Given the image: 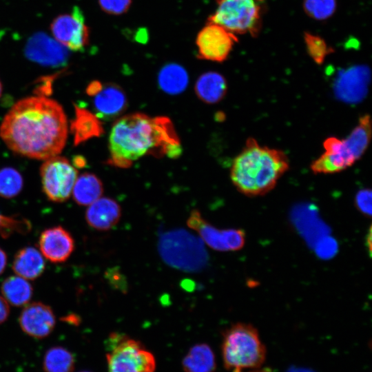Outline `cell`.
<instances>
[{
    "label": "cell",
    "instance_id": "obj_16",
    "mask_svg": "<svg viewBox=\"0 0 372 372\" xmlns=\"http://www.w3.org/2000/svg\"><path fill=\"white\" fill-rule=\"evenodd\" d=\"M121 209L118 203L107 197H101L90 205L85 212L87 223L99 231L112 229L119 221Z\"/></svg>",
    "mask_w": 372,
    "mask_h": 372
},
{
    "label": "cell",
    "instance_id": "obj_23",
    "mask_svg": "<svg viewBox=\"0 0 372 372\" xmlns=\"http://www.w3.org/2000/svg\"><path fill=\"white\" fill-rule=\"evenodd\" d=\"M185 372H214L216 369L214 354L206 344L192 347L183 360Z\"/></svg>",
    "mask_w": 372,
    "mask_h": 372
},
{
    "label": "cell",
    "instance_id": "obj_13",
    "mask_svg": "<svg viewBox=\"0 0 372 372\" xmlns=\"http://www.w3.org/2000/svg\"><path fill=\"white\" fill-rule=\"evenodd\" d=\"M19 322L21 329L27 335L41 339L48 336L53 331L56 318L52 308L41 302L27 304L21 311Z\"/></svg>",
    "mask_w": 372,
    "mask_h": 372
},
{
    "label": "cell",
    "instance_id": "obj_22",
    "mask_svg": "<svg viewBox=\"0 0 372 372\" xmlns=\"http://www.w3.org/2000/svg\"><path fill=\"white\" fill-rule=\"evenodd\" d=\"M189 76L185 69L177 63H169L159 71L158 83L161 89L169 94L182 93L187 87Z\"/></svg>",
    "mask_w": 372,
    "mask_h": 372
},
{
    "label": "cell",
    "instance_id": "obj_6",
    "mask_svg": "<svg viewBox=\"0 0 372 372\" xmlns=\"http://www.w3.org/2000/svg\"><path fill=\"white\" fill-rule=\"evenodd\" d=\"M158 251L169 266L188 272L200 271L207 262V252L200 239L184 229L163 233Z\"/></svg>",
    "mask_w": 372,
    "mask_h": 372
},
{
    "label": "cell",
    "instance_id": "obj_29",
    "mask_svg": "<svg viewBox=\"0 0 372 372\" xmlns=\"http://www.w3.org/2000/svg\"><path fill=\"white\" fill-rule=\"evenodd\" d=\"M336 0H304L303 8L311 18L323 21L330 18L336 10Z\"/></svg>",
    "mask_w": 372,
    "mask_h": 372
},
{
    "label": "cell",
    "instance_id": "obj_4",
    "mask_svg": "<svg viewBox=\"0 0 372 372\" xmlns=\"http://www.w3.org/2000/svg\"><path fill=\"white\" fill-rule=\"evenodd\" d=\"M371 137L370 116L364 114L345 138L330 136L324 141V152L311 163V170L315 174H330L347 169L365 153Z\"/></svg>",
    "mask_w": 372,
    "mask_h": 372
},
{
    "label": "cell",
    "instance_id": "obj_32",
    "mask_svg": "<svg viewBox=\"0 0 372 372\" xmlns=\"http://www.w3.org/2000/svg\"><path fill=\"white\" fill-rule=\"evenodd\" d=\"M355 205L364 215L371 214V191L370 189H362L355 195Z\"/></svg>",
    "mask_w": 372,
    "mask_h": 372
},
{
    "label": "cell",
    "instance_id": "obj_17",
    "mask_svg": "<svg viewBox=\"0 0 372 372\" xmlns=\"http://www.w3.org/2000/svg\"><path fill=\"white\" fill-rule=\"evenodd\" d=\"M45 263L43 256L35 248L25 247L19 250L12 265L14 272L26 280L39 278L45 270Z\"/></svg>",
    "mask_w": 372,
    "mask_h": 372
},
{
    "label": "cell",
    "instance_id": "obj_37",
    "mask_svg": "<svg viewBox=\"0 0 372 372\" xmlns=\"http://www.w3.org/2000/svg\"><path fill=\"white\" fill-rule=\"evenodd\" d=\"M2 89H3L2 84H1V82L0 81V97H1V94H2Z\"/></svg>",
    "mask_w": 372,
    "mask_h": 372
},
{
    "label": "cell",
    "instance_id": "obj_18",
    "mask_svg": "<svg viewBox=\"0 0 372 372\" xmlns=\"http://www.w3.org/2000/svg\"><path fill=\"white\" fill-rule=\"evenodd\" d=\"M196 96L205 103L214 104L226 95L227 83L225 78L217 72L202 74L196 80L194 87Z\"/></svg>",
    "mask_w": 372,
    "mask_h": 372
},
{
    "label": "cell",
    "instance_id": "obj_36",
    "mask_svg": "<svg viewBox=\"0 0 372 372\" xmlns=\"http://www.w3.org/2000/svg\"><path fill=\"white\" fill-rule=\"evenodd\" d=\"M249 372H272L271 369L269 368H263V369H255L253 371H251Z\"/></svg>",
    "mask_w": 372,
    "mask_h": 372
},
{
    "label": "cell",
    "instance_id": "obj_7",
    "mask_svg": "<svg viewBox=\"0 0 372 372\" xmlns=\"http://www.w3.org/2000/svg\"><path fill=\"white\" fill-rule=\"evenodd\" d=\"M216 9L207 22L218 24L234 34L255 37L262 27L261 8L256 0H216Z\"/></svg>",
    "mask_w": 372,
    "mask_h": 372
},
{
    "label": "cell",
    "instance_id": "obj_24",
    "mask_svg": "<svg viewBox=\"0 0 372 372\" xmlns=\"http://www.w3.org/2000/svg\"><path fill=\"white\" fill-rule=\"evenodd\" d=\"M1 291L7 302L15 307L27 304L33 293L30 283L19 276L6 278L1 285Z\"/></svg>",
    "mask_w": 372,
    "mask_h": 372
},
{
    "label": "cell",
    "instance_id": "obj_25",
    "mask_svg": "<svg viewBox=\"0 0 372 372\" xmlns=\"http://www.w3.org/2000/svg\"><path fill=\"white\" fill-rule=\"evenodd\" d=\"M43 363L45 372H72L74 368V358L68 349L54 347L47 351Z\"/></svg>",
    "mask_w": 372,
    "mask_h": 372
},
{
    "label": "cell",
    "instance_id": "obj_35",
    "mask_svg": "<svg viewBox=\"0 0 372 372\" xmlns=\"http://www.w3.org/2000/svg\"><path fill=\"white\" fill-rule=\"evenodd\" d=\"M286 372H316L312 369L298 367V366H291Z\"/></svg>",
    "mask_w": 372,
    "mask_h": 372
},
{
    "label": "cell",
    "instance_id": "obj_12",
    "mask_svg": "<svg viewBox=\"0 0 372 372\" xmlns=\"http://www.w3.org/2000/svg\"><path fill=\"white\" fill-rule=\"evenodd\" d=\"M68 48L44 32L32 35L25 46V55L30 61L50 67L63 65L68 59Z\"/></svg>",
    "mask_w": 372,
    "mask_h": 372
},
{
    "label": "cell",
    "instance_id": "obj_20",
    "mask_svg": "<svg viewBox=\"0 0 372 372\" xmlns=\"http://www.w3.org/2000/svg\"><path fill=\"white\" fill-rule=\"evenodd\" d=\"M103 192V183L99 178L87 172L77 177L72 194L78 205L89 206L101 198Z\"/></svg>",
    "mask_w": 372,
    "mask_h": 372
},
{
    "label": "cell",
    "instance_id": "obj_19",
    "mask_svg": "<svg viewBox=\"0 0 372 372\" xmlns=\"http://www.w3.org/2000/svg\"><path fill=\"white\" fill-rule=\"evenodd\" d=\"M187 225L190 229L195 230L203 241L211 249L220 251H228L225 241V229H218L209 224L197 209L191 211Z\"/></svg>",
    "mask_w": 372,
    "mask_h": 372
},
{
    "label": "cell",
    "instance_id": "obj_10",
    "mask_svg": "<svg viewBox=\"0 0 372 372\" xmlns=\"http://www.w3.org/2000/svg\"><path fill=\"white\" fill-rule=\"evenodd\" d=\"M238 39L236 34L221 25L207 22L196 38L197 57L214 62H223Z\"/></svg>",
    "mask_w": 372,
    "mask_h": 372
},
{
    "label": "cell",
    "instance_id": "obj_27",
    "mask_svg": "<svg viewBox=\"0 0 372 372\" xmlns=\"http://www.w3.org/2000/svg\"><path fill=\"white\" fill-rule=\"evenodd\" d=\"M32 229L30 221L19 215H2L0 221V236L8 238L14 234L25 235Z\"/></svg>",
    "mask_w": 372,
    "mask_h": 372
},
{
    "label": "cell",
    "instance_id": "obj_3",
    "mask_svg": "<svg viewBox=\"0 0 372 372\" xmlns=\"http://www.w3.org/2000/svg\"><path fill=\"white\" fill-rule=\"evenodd\" d=\"M289 169V160L285 152L262 146L249 137L232 162L230 178L240 193L258 196L271 191Z\"/></svg>",
    "mask_w": 372,
    "mask_h": 372
},
{
    "label": "cell",
    "instance_id": "obj_38",
    "mask_svg": "<svg viewBox=\"0 0 372 372\" xmlns=\"http://www.w3.org/2000/svg\"><path fill=\"white\" fill-rule=\"evenodd\" d=\"M1 216H2V214H0V221H1Z\"/></svg>",
    "mask_w": 372,
    "mask_h": 372
},
{
    "label": "cell",
    "instance_id": "obj_5",
    "mask_svg": "<svg viewBox=\"0 0 372 372\" xmlns=\"http://www.w3.org/2000/svg\"><path fill=\"white\" fill-rule=\"evenodd\" d=\"M222 353L225 367L230 372L260 368L266 358V348L258 330L242 322L233 324L224 332Z\"/></svg>",
    "mask_w": 372,
    "mask_h": 372
},
{
    "label": "cell",
    "instance_id": "obj_34",
    "mask_svg": "<svg viewBox=\"0 0 372 372\" xmlns=\"http://www.w3.org/2000/svg\"><path fill=\"white\" fill-rule=\"evenodd\" d=\"M6 253L0 247V275L4 271L7 265Z\"/></svg>",
    "mask_w": 372,
    "mask_h": 372
},
{
    "label": "cell",
    "instance_id": "obj_28",
    "mask_svg": "<svg viewBox=\"0 0 372 372\" xmlns=\"http://www.w3.org/2000/svg\"><path fill=\"white\" fill-rule=\"evenodd\" d=\"M304 41L309 55L316 64H322L326 57L333 52V49L318 35L306 32Z\"/></svg>",
    "mask_w": 372,
    "mask_h": 372
},
{
    "label": "cell",
    "instance_id": "obj_26",
    "mask_svg": "<svg viewBox=\"0 0 372 372\" xmlns=\"http://www.w3.org/2000/svg\"><path fill=\"white\" fill-rule=\"evenodd\" d=\"M23 186L21 174L10 167L0 169V196L12 198L17 196Z\"/></svg>",
    "mask_w": 372,
    "mask_h": 372
},
{
    "label": "cell",
    "instance_id": "obj_39",
    "mask_svg": "<svg viewBox=\"0 0 372 372\" xmlns=\"http://www.w3.org/2000/svg\"><path fill=\"white\" fill-rule=\"evenodd\" d=\"M81 372H89V371H81Z\"/></svg>",
    "mask_w": 372,
    "mask_h": 372
},
{
    "label": "cell",
    "instance_id": "obj_31",
    "mask_svg": "<svg viewBox=\"0 0 372 372\" xmlns=\"http://www.w3.org/2000/svg\"><path fill=\"white\" fill-rule=\"evenodd\" d=\"M226 245L228 251H237L245 243V234L239 229H227L225 233Z\"/></svg>",
    "mask_w": 372,
    "mask_h": 372
},
{
    "label": "cell",
    "instance_id": "obj_2",
    "mask_svg": "<svg viewBox=\"0 0 372 372\" xmlns=\"http://www.w3.org/2000/svg\"><path fill=\"white\" fill-rule=\"evenodd\" d=\"M110 163L129 167L134 161L151 154L176 158L180 154L178 137L169 119L132 113L119 118L109 136Z\"/></svg>",
    "mask_w": 372,
    "mask_h": 372
},
{
    "label": "cell",
    "instance_id": "obj_1",
    "mask_svg": "<svg viewBox=\"0 0 372 372\" xmlns=\"http://www.w3.org/2000/svg\"><path fill=\"white\" fill-rule=\"evenodd\" d=\"M68 132L62 106L43 96L18 101L0 125V137L10 149L37 160L59 155L65 147Z\"/></svg>",
    "mask_w": 372,
    "mask_h": 372
},
{
    "label": "cell",
    "instance_id": "obj_21",
    "mask_svg": "<svg viewBox=\"0 0 372 372\" xmlns=\"http://www.w3.org/2000/svg\"><path fill=\"white\" fill-rule=\"evenodd\" d=\"M71 130L74 134L75 145L90 138L99 136L103 132L101 123L95 114L76 106V116L72 123Z\"/></svg>",
    "mask_w": 372,
    "mask_h": 372
},
{
    "label": "cell",
    "instance_id": "obj_11",
    "mask_svg": "<svg viewBox=\"0 0 372 372\" xmlns=\"http://www.w3.org/2000/svg\"><path fill=\"white\" fill-rule=\"evenodd\" d=\"M54 38L69 50L80 51L89 42V29L82 11L77 6L69 14L58 16L51 23Z\"/></svg>",
    "mask_w": 372,
    "mask_h": 372
},
{
    "label": "cell",
    "instance_id": "obj_30",
    "mask_svg": "<svg viewBox=\"0 0 372 372\" xmlns=\"http://www.w3.org/2000/svg\"><path fill=\"white\" fill-rule=\"evenodd\" d=\"M101 10L109 14L120 15L126 12L132 0H98Z\"/></svg>",
    "mask_w": 372,
    "mask_h": 372
},
{
    "label": "cell",
    "instance_id": "obj_33",
    "mask_svg": "<svg viewBox=\"0 0 372 372\" xmlns=\"http://www.w3.org/2000/svg\"><path fill=\"white\" fill-rule=\"evenodd\" d=\"M10 314V308L7 301L0 296V324L4 322Z\"/></svg>",
    "mask_w": 372,
    "mask_h": 372
},
{
    "label": "cell",
    "instance_id": "obj_15",
    "mask_svg": "<svg viewBox=\"0 0 372 372\" xmlns=\"http://www.w3.org/2000/svg\"><path fill=\"white\" fill-rule=\"evenodd\" d=\"M95 116L105 121L115 119L127 106V98L123 89L116 83H106L94 94Z\"/></svg>",
    "mask_w": 372,
    "mask_h": 372
},
{
    "label": "cell",
    "instance_id": "obj_8",
    "mask_svg": "<svg viewBox=\"0 0 372 372\" xmlns=\"http://www.w3.org/2000/svg\"><path fill=\"white\" fill-rule=\"evenodd\" d=\"M108 372H154L153 355L138 341L124 334L112 333L107 340Z\"/></svg>",
    "mask_w": 372,
    "mask_h": 372
},
{
    "label": "cell",
    "instance_id": "obj_14",
    "mask_svg": "<svg viewBox=\"0 0 372 372\" xmlns=\"http://www.w3.org/2000/svg\"><path fill=\"white\" fill-rule=\"evenodd\" d=\"M40 251L45 258L54 263L63 262L74 249V240L70 233L61 226L45 229L39 239Z\"/></svg>",
    "mask_w": 372,
    "mask_h": 372
},
{
    "label": "cell",
    "instance_id": "obj_9",
    "mask_svg": "<svg viewBox=\"0 0 372 372\" xmlns=\"http://www.w3.org/2000/svg\"><path fill=\"white\" fill-rule=\"evenodd\" d=\"M40 174L43 192L55 203L69 198L78 177L76 167L66 158L58 155L45 160Z\"/></svg>",
    "mask_w": 372,
    "mask_h": 372
}]
</instances>
